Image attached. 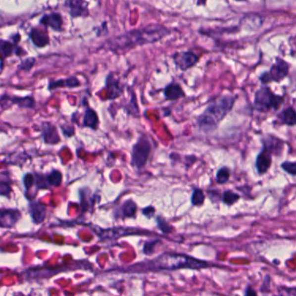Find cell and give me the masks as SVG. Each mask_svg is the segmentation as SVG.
<instances>
[{
    "label": "cell",
    "mask_w": 296,
    "mask_h": 296,
    "mask_svg": "<svg viewBox=\"0 0 296 296\" xmlns=\"http://www.w3.org/2000/svg\"><path fill=\"white\" fill-rule=\"evenodd\" d=\"M171 33L164 25L152 24L143 28L134 29L107 41V49L115 54H124L139 46L161 41Z\"/></svg>",
    "instance_id": "cell-1"
},
{
    "label": "cell",
    "mask_w": 296,
    "mask_h": 296,
    "mask_svg": "<svg viewBox=\"0 0 296 296\" xmlns=\"http://www.w3.org/2000/svg\"><path fill=\"white\" fill-rule=\"evenodd\" d=\"M236 97L233 95L219 96L208 103L197 119L198 129L203 133L208 134L215 131L219 124L232 110L236 102Z\"/></svg>",
    "instance_id": "cell-2"
},
{
    "label": "cell",
    "mask_w": 296,
    "mask_h": 296,
    "mask_svg": "<svg viewBox=\"0 0 296 296\" xmlns=\"http://www.w3.org/2000/svg\"><path fill=\"white\" fill-rule=\"evenodd\" d=\"M142 270H167L175 271L180 269H202L209 266L206 261H201L197 258L192 257L188 254H177V253H163L151 261H147L143 263ZM138 269H136L137 271Z\"/></svg>",
    "instance_id": "cell-3"
},
{
    "label": "cell",
    "mask_w": 296,
    "mask_h": 296,
    "mask_svg": "<svg viewBox=\"0 0 296 296\" xmlns=\"http://www.w3.org/2000/svg\"><path fill=\"white\" fill-rule=\"evenodd\" d=\"M261 150L255 159V169L259 176L265 175L271 168L273 155L281 156L284 143L282 139L272 135H267L261 139Z\"/></svg>",
    "instance_id": "cell-4"
},
{
    "label": "cell",
    "mask_w": 296,
    "mask_h": 296,
    "mask_svg": "<svg viewBox=\"0 0 296 296\" xmlns=\"http://www.w3.org/2000/svg\"><path fill=\"white\" fill-rule=\"evenodd\" d=\"M284 96L278 95L273 92L268 85H262L254 93V109L261 113L278 110L284 103Z\"/></svg>",
    "instance_id": "cell-5"
},
{
    "label": "cell",
    "mask_w": 296,
    "mask_h": 296,
    "mask_svg": "<svg viewBox=\"0 0 296 296\" xmlns=\"http://www.w3.org/2000/svg\"><path fill=\"white\" fill-rule=\"evenodd\" d=\"M152 152V143L147 135H142L135 143L131 150V163L138 170L144 169Z\"/></svg>",
    "instance_id": "cell-6"
},
{
    "label": "cell",
    "mask_w": 296,
    "mask_h": 296,
    "mask_svg": "<svg viewBox=\"0 0 296 296\" xmlns=\"http://www.w3.org/2000/svg\"><path fill=\"white\" fill-rule=\"evenodd\" d=\"M289 70L290 64L289 62L280 56H276L275 63L272 64L269 71L262 72L258 79L262 85H269L272 82L280 83L289 76Z\"/></svg>",
    "instance_id": "cell-7"
},
{
    "label": "cell",
    "mask_w": 296,
    "mask_h": 296,
    "mask_svg": "<svg viewBox=\"0 0 296 296\" xmlns=\"http://www.w3.org/2000/svg\"><path fill=\"white\" fill-rule=\"evenodd\" d=\"M171 58L176 67L184 72L196 66L200 59L199 56L192 50L176 51L171 56Z\"/></svg>",
    "instance_id": "cell-8"
},
{
    "label": "cell",
    "mask_w": 296,
    "mask_h": 296,
    "mask_svg": "<svg viewBox=\"0 0 296 296\" xmlns=\"http://www.w3.org/2000/svg\"><path fill=\"white\" fill-rule=\"evenodd\" d=\"M12 105H18L24 109H34L36 106L35 99L30 96L17 97L4 94L0 98V107L2 109H7Z\"/></svg>",
    "instance_id": "cell-9"
},
{
    "label": "cell",
    "mask_w": 296,
    "mask_h": 296,
    "mask_svg": "<svg viewBox=\"0 0 296 296\" xmlns=\"http://www.w3.org/2000/svg\"><path fill=\"white\" fill-rule=\"evenodd\" d=\"M106 99L108 100L120 98L124 93V86L121 83L120 78L115 77L113 72H109L105 79Z\"/></svg>",
    "instance_id": "cell-10"
},
{
    "label": "cell",
    "mask_w": 296,
    "mask_h": 296,
    "mask_svg": "<svg viewBox=\"0 0 296 296\" xmlns=\"http://www.w3.org/2000/svg\"><path fill=\"white\" fill-rule=\"evenodd\" d=\"M18 41H15L14 39L12 42L4 39H0V70L3 69V64L6 58L14 55L21 56L23 54V48L18 46Z\"/></svg>",
    "instance_id": "cell-11"
},
{
    "label": "cell",
    "mask_w": 296,
    "mask_h": 296,
    "mask_svg": "<svg viewBox=\"0 0 296 296\" xmlns=\"http://www.w3.org/2000/svg\"><path fill=\"white\" fill-rule=\"evenodd\" d=\"M21 218V213L16 208H0V228L11 229Z\"/></svg>",
    "instance_id": "cell-12"
},
{
    "label": "cell",
    "mask_w": 296,
    "mask_h": 296,
    "mask_svg": "<svg viewBox=\"0 0 296 296\" xmlns=\"http://www.w3.org/2000/svg\"><path fill=\"white\" fill-rule=\"evenodd\" d=\"M64 5L72 18L88 17L90 14L85 0H65Z\"/></svg>",
    "instance_id": "cell-13"
},
{
    "label": "cell",
    "mask_w": 296,
    "mask_h": 296,
    "mask_svg": "<svg viewBox=\"0 0 296 296\" xmlns=\"http://www.w3.org/2000/svg\"><path fill=\"white\" fill-rule=\"evenodd\" d=\"M39 24L44 25L45 28L49 27L54 32H63V18L58 12H51L49 14L44 15L40 18Z\"/></svg>",
    "instance_id": "cell-14"
},
{
    "label": "cell",
    "mask_w": 296,
    "mask_h": 296,
    "mask_svg": "<svg viewBox=\"0 0 296 296\" xmlns=\"http://www.w3.org/2000/svg\"><path fill=\"white\" fill-rule=\"evenodd\" d=\"M43 140L46 145H57L61 141L56 126L49 122H44L41 125Z\"/></svg>",
    "instance_id": "cell-15"
},
{
    "label": "cell",
    "mask_w": 296,
    "mask_h": 296,
    "mask_svg": "<svg viewBox=\"0 0 296 296\" xmlns=\"http://www.w3.org/2000/svg\"><path fill=\"white\" fill-rule=\"evenodd\" d=\"M162 92L166 101H171V102L176 101L178 99H184L186 96L182 86L176 82H171L169 85H166L164 89L162 90Z\"/></svg>",
    "instance_id": "cell-16"
},
{
    "label": "cell",
    "mask_w": 296,
    "mask_h": 296,
    "mask_svg": "<svg viewBox=\"0 0 296 296\" xmlns=\"http://www.w3.org/2000/svg\"><path fill=\"white\" fill-rule=\"evenodd\" d=\"M29 213L32 222L35 224L42 223L46 217V207L38 201H31L29 203Z\"/></svg>",
    "instance_id": "cell-17"
},
{
    "label": "cell",
    "mask_w": 296,
    "mask_h": 296,
    "mask_svg": "<svg viewBox=\"0 0 296 296\" xmlns=\"http://www.w3.org/2000/svg\"><path fill=\"white\" fill-rule=\"evenodd\" d=\"M29 39L38 48H44L49 44V38L46 31L39 28H32L29 32Z\"/></svg>",
    "instance_id": "cell-18"
},
{
    "label": "cell",
    "mask_w": 296,
    "mask_h": 296,
    "mask_svg": "<svg viewBox=\"0 0 296 296\" xmlns=\"http://www.w3.org/2000/svg\"><path fill=\"white\" fill-rule=\"evenodd\" d=\"M81 85L79 79L76 77L65 78V79H57L49 82L48 89L50 92L58 88H77Z\"/></svg>",
    "instance_id": "cell-19"
},
{
    "label": "cell",
    "mask_w": 296,
    "mask_h": 296,
    "mask_svg": "<svg viewBox=\"0 0 296 296\" xmlns=\"http://www.w3.org/2000/svg\"><path fill=\"white\" fill-rule=\"evenodd\" d=\"M277 118L283 125L295 126L296 124V109L292 106H289L279 113Z\"/></svg>",
    "instance_id": "cell-20"
},
{
    "label": "cell",
    "mask_w": 296,
    "mask_h": 296,
    "mask_svg": "<svg viewBox=\"0 0 296 296\" xmlns=\"http://www.w3.org/2000/svg\"><path fill=\"white\" fill-rule=\"evenodd\" d=\"M99 118L98 113L92 108H87L85 109V116L83 125L85 127L90 128L93 131H97L99 128Z\"/></svg>",
    "instance_id": "cell-21"
},
{
    "label": "cell",
    "mask_w": 296,
    "mask_h": 296,
    "mask_svg": "<svg viewBox=\"0 0 296 296\" xmlns=\"http://www.w3.org/2000/svg\"><path fill=\"white\" fill-rule=\"evenodd\" d=\"M138 212V205L132 199H128L123 202L121 206V217L125 218H135Z\"/></svg>",
    "instance_id": "cell-22"
},
{
    "label": "cell",
    "mask_w": 296,
    "mask_h": 296,
    "mask_svg": "<svg viewBox=\"0 0 296 296\" xmlns=\"http://www.w3.org/2000/svg\"><path fill=\"white\" fill-rule=\"evenodd\" d=\"M46 182L49 187H58L62 184V173L59 170L54 169L52 171L46 174Z\"/></svg>",
    "instance_id": "cell-23"
},
{
    "label": "cell",
    "mask_w": 296,
    "mask_h": 296,
    "mask_svg": "<svg viewBox=\"0 0 296 296\" xmlns=\"http://www.w3.org/2000/svg\"><path fill=\"white\" fill-rule=\"evenodd\" d=\"M240 195L237 194L236 192L232 191H226L222 193L221 200L224 204L230 207L232 205L236 204V202L240 200Z\"/></svg>",
    "instance_id": "cell-24"
},
{
    "label": "cell",
    "mask_w": 296,
    "mask_h": 296,
    "mask_svg": "<svg viewBox=\"0 0 296 296\" xmlns=\"http://www.w3.org/2000/svg\"><path fill=\"white\" fill-rule=\"evenodd\" d=\"M191 204L195 207H200L205 201L204 192L200 188H194L191 194Z\"/></svg>",
    "instance_id": "cell-25"
},
{
    "label": "cell",
    "mask_w": 296,
    "mask_h": 296,
    "mask_svg": "<svg viewBox=\"0 0 296 296\" xmlns=\"http://www.w3.org/2000/svg\"><path fill=\"white\" fill-rule=\"evenodd\" d=\"M230 174H231V172H230V169L229 167L223 166L222 168H220L217 170L216 176H215L216 183L220 184V185L227 184L229 181V178H230Z\"/></svg>",
    "instance_id": "cell-26"
},
{
    "label": "cell",
    "mask_w": 296,
    "mask_h": 296,
    "mask_svg": "<svg viewBox=\"0 0 296 296\" xmlns=\"http://www.w3.org/2000/svg\"><path fill=\"white\" fill-rule=\"evenodd\" d=\"M155 223H156V226H157L159 230L164 235H169L170 233H172L173 230H174L172 226L170 225L169 222H167L165 219L162 217L161 215L155 216Z\"/></svg>",
    "instance_id": "cell-27"
},
{
    "label": "cell",
    "mask_w": 296,
    "mask_h": 296,
    "mask_svg": "<svg viewBox=\"0 0 296 296\" xmlns=\"http://www.w3.org/2000/svg\"><path fill=\"white\" fill-rule=\"evenodd\" d=\"M158 244H161V241L158 240V239L146 241L145 244H144L143 252H144L146 255H150V254H154V252H155V247H156V245Z\"/></svg>",
    "instance_id": "cell-28"
},
{
    "label": "cell",
    "mask_w": 296,
    "mask_h": 296,
    "mask_svg": "<svg viewBox=\"0 0 296 296\" xmlns=\"http://www.w3.org/2000/svg\"><path fill=\"white\" fill-rule=\"evenodd\" d=\"M35 63V57H28V58H25L24 60H22L21 63H20V64L18 66V70H20V71H31L32 67L34 66Z\"/></svg>",
    "instance_id": "cell-29"
},
{
    "label": "cell",
    "mask_w": 296,
    "mask_h": 296,
    "mask_svg": "<svg viewBox=\"0 0 296 296\" xmlns=\"http://www.w3.org/2000/svg\"><path fill=\"white\" fill-rule=\"evenodd\" d=\"M281 168H282L286 173L289 174L290 176H296V162H289V161H285L282 162L281 164Z\"/></svg>",
    "instance_id": "cell-30"
},
{
    "label": "cell",
    "mask_w": 296,
    "mask_h": 296,
    "mask_svg": "<svg viewBox=\"0 0 296 296\" xmlns=\"http://www.w3.org/2000/svg\"><path fill=\"white\" fill-rule=\"evenodd\" d=\"M11 193V184L7 182L0 181V196L9 197Z\"/></svg>",
    "instance_id": "cell-31"
},
{
    "label": "cell",
    "mask_w": 296,
    "mask_h": 296,
    "mask_svg": "<svg viewBox=\"0 0 296 296\" xmlns=\"http://www.w3.org/2000/svg\"><path fill=\"white\" fill-rule=\"evenodd\" d=\"M142 213H143V215H145L146 218L150 219L155 216V208L152 205H148L147 207H145V208H143Z\"/></svg>",
    "instance_id": "cell-32"
},
{
    "label": "cell",
    "mask_w": 296,
    "mask_h": 296,
    "mask_svg": "<svg viewBox=\"0 0 296 296\" xmlns=\"http://www.w3.org/2000/svg\"><path fill=\"white\" fill-rule=\"evenodd\" d=\"M269 291H270V276L266 275L261 287V292L266 294Z\"/></svg>",
    "instance_id": "cell-33"
},
{
    "label": "cell",
    "mask_w": 296,
    "mask_h": 296,
    "mask_svg": "<svg viewBox=\"0 0 296 296\" xmlns=\"http://www.w3.org/2000/svg\"><path fill=\"white\" fill-rule=\"evenodd\" d=\"M61 129H62L64 136H66V138H70L75 134L74 128L71 125H64V126L61 125Z\"/></svg>",
    "instance_id": "cell-34"
},
{
    "label": "cell",
    "mask_w": 296,
    "mask_h": 296,
    "mask_svg": "<svg viewBox=\"0 0 296 296\" xmlns=\"http://www.w3.org/2000/svg\"><path fill=\"white\" fill-rule=\"evenodd\" d=\"M244 295L246 296H257V293L255 292L254 289H252V287L250 285H247V288L245 289Z\"/></svg>",
    "instance_id": "cell-35"
},
{
    "label": "cell",
    "mask_w": 296,
    "mask_h": 296,
    "mask_svg": "<svg viewBox=\"0 0 296 296\" xmlns=\"http://www.w3.org/2000/svg\"><path fill=\"white\" fill-rule=\"evenodd\" d=\"M206 3H207V0H197V5H198V6L205 5Z\"/></svg>",
    "instance_id": "cell-36"
},
{
    "label": "cell",
    "mask_w": 296,
    "mask_h": 296,
    "mask_svg": "<svg viewBox=\"0 0 296 296\" xmlns=\"http://www.w3.org/2000/svg\"><path fill=\"white\" fill-rule=\"evenodd\" d=\"M236 2H246L247 0H235Z\"/></svg>",
    "instance_id": "cell-37"
}]
</instances>
